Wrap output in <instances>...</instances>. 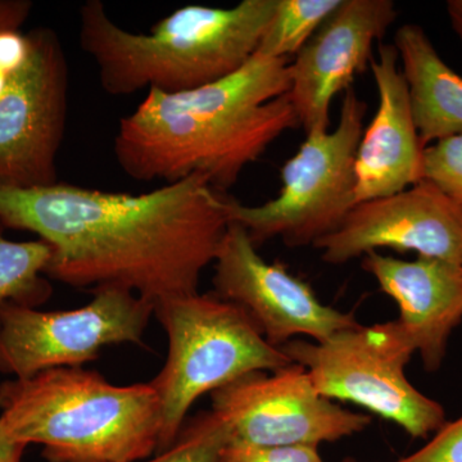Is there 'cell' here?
Instances as JSON below:
<instances>
[{
    "label": "cell",
    "instance_id": "obj_18",
    "mask_svg": "<svg viewBox=\"0 0 462 462\" xmlns=\"http://www.w3.org/2000/svg\"><path fill=\"white\" fill-rule=\"evenodd\" d=\"M342 0H278L257 54L288 60L296 56Z\"/></svg>",
    "mask_w": 462,
    "mask_h": 462
},
{
    "label": "cell",
    "instance_id": "obj_6",
    "mask_svg": "<svg viewBox=\"0 0 462 462\" xmlns=\"http://www.w3.org/2000/svg\"><path fill=\"white\" fill-rule=\"evenodd\" d=\"M366 112L354 88L346 90L338 126L306 134L300 151L282 166L279 196L261 206L227 197L230 221L242 225L256 247L273 238L288 247L315 245L338 229L356 206V154Z\"/></svg>",
    "mask_w": 462,
    "mask_h": 462
},
{
    "label": "cell",
    "instance_id": "obj_21",
    "mask_svg": "<svg viewBox=\"0 0 462 462\" xmlns=\"http://www.w3.org/2000/svg\"><path fill=\"white\" fill-rule=\"evenodd\" d=\"M218 462H324L314 446H254L227 442Z\"/></svg>",
    "mask_w": 462,
    "mask_h": 462
},
{
    "label": "cell",
    "instance_id": "obj_5",
    "mask_svg": "<svg viewBox=\"0 0 462 462\" xmlns=\"http://www.w3.org/2000/svg\"><path fill=\"white\" fill-rule=\"evenodd\" d=\"M169 338L165 366L151 380L160 403V452L178 439L188 411L203 394L256 372L293 364L270 345L251 316L215 293L170 298L154 305Z\"/></svg>",
    "mask_w": 462,
    "mask_h": 462
},
{
    "label": "cell",
    "instance_id": "obj_23",
    "mask_svg": "<svg viewBox=\"0 0 462 462\" xmlns=\"http://www.w3.org/2000/svg\"><path fill=\"white\" fill-rule=\"evenodd\" d=\"M32 9L29 0H0V33L20 32Z\"/></svg>",
    "mask_w": 462,
    "mask_h": 462
},
{
    "label": "cell",
    "instance_id": "obj_4",
    "mask_svg": "<svg viewBox=\"0 0 462 462\" xmlns=\"http://www.w3.org/2000/svg\"><path fill=\"white\" fill-rule=\"evenodd\" d=\"M0 425L16 442L42 445L48 462H139L160 454L153 385H115L81 367L3 382Z\"/></svg>",
    "mask_w": 462,
    "mask_h": 462
},
{
    "label": "cell",
    "instance_id": "obj_14",
    "mask_svg": "<svg viewBox=\"0 0 462 462\" xmlns=\"http://www.w3.org/2000/svg\"><path fill=\"white\" fill-rule=\"evenodd\" d=\"M398 62L396 45L384 42L379 44L378 57L370 60L379 105L356 154V205L400 193L422 180L425 148Z\"/></svg>",
    "mask_w": 462,
    "mask_h": 462
},
{
    "label": "cell",
    "instance_id": "obj_9",
    "mask_svg": "<svg viewBox=\"0 0 462 462\" xmlns=\"http://www.w3.org/2000/svg\"><path fill=\"white\" fill-rule=\"evenodd\" d=\"M26 38V56L0 93V185L51 187L65 136L69 63L53 30L36 27Z\"/></svg>",
    "mask_w": 462,
    "mask_h": 462
},
{
    "label": "cell",
    "instance_id": "obj_22",
    "mask_svg": "<svg viewBox=\"0 0 462 462\" xmlns=\"http://www.w3.org/2000/svg\"><path fill=\"white\" fill-rule=\"evenodd\" d=\"M394 462H462V416L446 421L419 451Z\"/></svg>",
    "mask_w": 462,
    "mask_h": 462
},
{
    "label": "cell",
    "instance_id": "obj_12",
    "mask_svg": "<svg viewBox=\"0 0 462 462\" xmlns=\"http://www.w3.org/2000/svg\"><path fill=\"white\" fill-rule=\"evenodd\" d=\"M314 247L330 264L389 248L462 266V208L422 179L400 193L358 203Z\"/></svg>",
    "mask_w": 462,
    "mask_h": 462
},
{
    "label": "cell",
    "instance_id": "obj_25",
    "mask_svg": "<svg viewBox=\"0 0 462 462\" xmlns=\"http://www.w3.org/2000/svg\"><path fill=\"white\" fill-rule=\"evenodd\" d=\"M446 9L452 30L462 42V0H448Z\"/></svg>",
    "mask_w": 462,
    "mask_h": 462
},
{
    "label": "cell",
    "instance_id": "obj_3",
    "mask_svg": "<svg viewBox=\"0 0 462 462\" xmlns=\"http://www.w3.org/2000/svg\"><path fill=\"white\" fill-rule=\"evenodd\" d=\"M278 0H242L230 8L190 5L147 33L116 23L105 3L79 12V42L111 96L142 90L180 93L236 74L257 53Z\"/></svg>",
    "mask_w": 462,
    "mask_h": 462
},
{
    "label": "cell",
    "instance_id": "obj_19",
    "mask_svg": "<svg viewBox=\"0 0 462 462\" xmlns=\"http://www.w3.org/2000/svg\"><path fill=\"white\" fill-rule=\"evenodd\" d=\"M229 442V430L215 412H199L185 422L178 439L166 451L139 462H218Z\"/></svg>",
    "mask_w": 462,
    "mask_h": 462
},
{
    "label": "cell",
    "instance_id": "obj_7",
    "mask_svg": "<svg viewBox=\"0 0 462 462\" xmlns=\"http://www.w3.org/2000/svg\"><path fill=\"white\" fill-rule=\"evenodd\" d=\"M281 349L305 367L322 396L365 407L412 438H427L446 422L442 404L407 379L415 349L396 320L358 324L324 342L291 339Z\"/></svg>",
    "mask_w": 462,
    "mask_h": 462
},
{
    "label": "cell",
    "instance_id": "obj_24",
    "mask_svg": "<svg viewBox=\"0 0 462 462\" xmlns=\"http://www.w3.org/2000/svg\"><path fill=\"white\" fill-rule=\"evenodd\" d=\"M26 447L12 439L0 425V462H23Z\"/></svg>",
    "mask_w": 462,
    "mask_h": 462
},
{
    "label": "cell",
    "instance_id": "obj_15",
    "mask_svg": "<svg viewBox=\"0 0 462 462\" xmlns=\"http://www.w3.org/2000/svg\"><path fill=\"white\" fill-rule=\"evenodd\" d=\"M363 267L393 298L400 310L398 325L425 369L436 372L462 320V266L421 256L404 261L375 251L364 256Z\"/></svg>",
    "mask_w": 462,
    "mask_h": 462
},
{
    "label": "cell",
    "instance_id": "obj_16",
    "mask_svg": "<svg viewBox=\"0 0 462 462\" xmlns=\"http://www.w3.org/2000/svg\"><path fill=\"white\" fill-rule=\"evenodd\" d=\"M394 45L422 147L462 134V76L447 65L421 26L397 30Z\"/></svg>",
    "mask_w": 462,
    "mask_h": 462
},
{
    "label": "cell",
    "instance_id": "obj_11",
    "mask_svg": "<svg viewBox=\"0 0 462 462\" xmlns=\"http://www.w3.org/2000/svg\"><path fill=\"white\" fill-rule=\"evenodd\" d=\"M214 263V293L242 307L276 348L300 336L324 342L358 325L354 315L322 303L284 264L263 260L238 223L230 221Z\"/></svg>",
    "mask_w": 462,
    "mask_h": 462
},
{
    "label": "cell",
    "instance_id": "obj_10",
    "mask_svg": "<svg viewBox=\"0 0 462 462\" xmlns=\"http://www.w3.org/2000/svg\"><path fill=\"white\" fill-rule=\"evenodd\" d=\"M211 407L226 424L229 442L254 446L319 447L354 436L372 422L319 393L296 363L234 380L212 392Z\"/></svg>",
    "mask_w": 462,
    "mask_h": 462
},
{
    "label": "cell",
    "instance_id": "obj_17",
    "mask_svg": "<svg viewBox=\"0 0 462 462\" xmlns=\"http://www.w3.org/2000/svg\"><path fill=\"white\" fill-rule=\"evenodd\" d=\"M0 224V307L7 303L36 307L51 296L45 275L51 260V248L44 240L14 242L3 236Z\"/></svg>",
    "mask_w": 462,
    "mask_h": 462
},
{
    "label": "cell",
    "instance_id": "obj_1",
    "mask_svg": "<svg viewBox=\"0 0 462 462\" xmlns=\"http://www.w3.org/2000/svg\"><path fill=\"white\" fill-rule=\"evenodd\" d=\"M224 193L191 175L148 193L58 181L0 185V224L51 245L45 275L76 288L116 285L149 302L199 293L230 224Z\"/></svg>",
    "mask_w": 462,
    "mask_h": 462
},
{
    "label": "cell",
    "instance_id": "obj_8",
    "mask_svg": "<svg viewBox=\"0 0 462 462\" xmlns=\"http://www.w3.org/2000/svg\"><path fill=\"white\" fill-rule=\"evenodd\" d=\"M93 300L67 311L0 307V373L30 378L58 367H80L106 346L142 345L153 303L129 289L105 285Z\"/></svg>",
    "mask_w": 462,
    "mask_h": 462
},
{
    "label": "cell",
    "instance_id": "obj_20",
    "mask_svg": "<svg viewBox=\"0 0 462 462\" xmlns=\"http://www.w3.org/2000/svg\"><path fill=\"white\" fill-rule=\"evenodd\" d=\"M422 179L436 185L462 208V134L424 149Z\"/></svg>",
    "mask_w": 462,
    "mask_h": 462
},
{
    "label": "cell",
    "instance_id": "obj_13",
    "mask_svg": "<svg viewBox=\"0 0 462 462\" xmlns=\"http://www.w3.org/2000/svg\"><path fill=\"white\" fill-rule=\"evenodd\" d=\"M392 0H342L289 63L288 98L306 134L327 132L331 103L373 60V47L397 20Z\"/></svg>",
    "mask_w": 462,
    "mask_h": 462
},
{
    "label": "cell",
    "instance_id": "obj_26",
    "mask_svg": "<svg viewBox=\"0 0 462 462\" xmlns=\"http://www.w3.org/2000/svg\"><path fill=\"white\" fill-rule=\"evenodd\" d=\"M342 462H361V461L356 460V458H354V457H346L345 460H343Z\"/></svg>",
    "mask_w": 462,
    "mask_h": 462
},
{
    "label": "cell",
    "instance_id": "obj_2",
    "mask_svg": "<svg viewBox=\"0 0 462 462\" xmlns=\"http://www.w3.org/2000/svg\"><path fill=\"white\" fill-rule=\"evenodd\" d=\"M288 60L254 58L223 80L180 91L148 90L118 124L116 161L133 180L165 184L203 175L224 193L300 121L288 98Z\"/></svg>",
    "mask_w": 462,
    "mask_h": 462
}]
</instances>
